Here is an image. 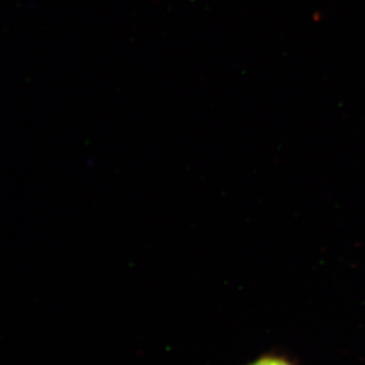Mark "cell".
<instances>
[{
    "instance_id": "6da1fadb",
    "label": "cell",
    "mask_w": 365,
    "mask_h": 365,
    "mask_svg": "<svg viewBox=\"0 0 365 365\" xmlns=\"http://www.w3.org/2000/svg\"><path fill=\"white\" fill-rule=\"evenodd\" d=\"M247 365H297L294 364L287 357L283 355L274 354V353H267V354L261 355L254 360H252Z\"/></svg>"
}]
</instances>
